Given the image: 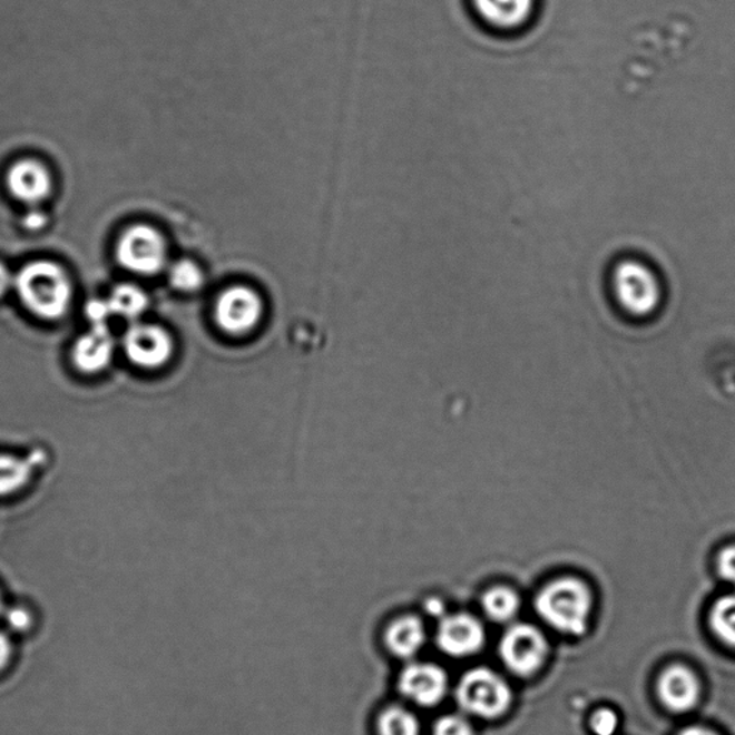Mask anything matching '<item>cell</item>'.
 Masks as SVG:
<instances>
[{
    "instance_id": "cell-13",
    "label": "cell",
    "mask_w": 735,
    "mask_h": 735,
    "mask_svg": "<svg viewBox=\"0 0 735 735\" xmlns=\"http://www.w3.org/2000/svg\"><path fill=\"white\" fill-rule=\"evenodd\" d=\"M474 8L490 28L516 31L529 22L535 0H474Z\"/></svg>"
},
{
    "instance_id": "cell-11",
    "label": "cell",
    "mask_w": 735,
    "mask_h": 735,
    "mask_svg": "<svg viewBox=\"0 0 735 735\" xmlns=\"http://www.w3.org/2000/svg\"><path fill=\"white\" fill-rule=\"evenodd\" d=\"M658 693L660 702L669 712L685 713L697 705L702 688L692 669L673 665L660 675Z\"/></svg>"
},
{
    "instance_id": "cell-24",
    "label": "cell",
    "mask_w": 735,
    "mask_h": 735,
    "mask_svg": "<svg viewBox=\"0 0 735 735\" xmlns=\"http://www.w3.org/2000/svg\"><path fill=\"white\" fill-rule=\"evenodd\" d=\"M717 569L725 582L735 586V545L727 546L718 553Z\"/></svg>"
},
{
    "instance_id": "cell-28",
    "label": "cell",
    "mask_w": 735,
    "mask_h": 735,
    "mask_svg": "<svg viewBox=\"0 0 735 735\" xmlns=\"http://www.w3.org/2000/svg\"><path fill=\"white\" fill-rule=\"evenodd\" d=\"M45 223H47V217H45L43 213L32 212L24 218L23 226L29 228V231H39V228L45 226Z\"/></svg>"
},
{
    "instance_id": "cell-23",
    "label": "cell",
    "mask_w": 735,
    "mask_h": 735,
    "mask_svg": "<svg viewBox=\"0 0 735 735\" xmlns=\"http://www.w3.org/2000/svg\"><path fill=\"white\" fill-rule=\"evenodd\" d=\"M617 714L609 708L599 709L590 718V728L596 735H614L617 732Z\"/></svg>"
},
{
    "instance_id": "cell-22",
    "label": "cell",
    "mask_w": 735,
    "mask_h": 735,
    "mask_svg": "<svg viewBox=\"0 0 735 735\" xmlns=\"http://www.w3.org/2000/svg\"><path fill=\"white\" fill-rule=\"evenodd\" d=\"M434 735H474L473 727L460 715H445L437 719Z\"/></svg>"
},
{
    "instance_id": "cell-6",
    "label": "cell",
    "mask_w": 735,
    "mask_h": 735,
    "mask_svg": "<svg viewBox=\"0 0 735 735\" xmlns=\"http://www.w3.org/2000/svg\"><path fill=\"white\" fill-rule=\"evenodd\" d=\"M548 655V643L540 630L530 625L511 627L500 643V657L506 667L519 677L538 673Z\"/></svg>"
},
{
    "instance_id": "cell-14",
    "label": "cell",
    "mask_w": 735,
    "mask_h": 735,
    "mask_svg": "<svg viewBox=\"0 0 735 735\" xmlns=\"http://www.w3.org/2000/svg\"><path fill=\"white\" fill-rule=\"evenodd\" d=\"M8 186L12 195L23 203H39L51 192V177L47 168L37 161L14 164L8 173Z\"/></svg>"
},
{
    "instance_id": "cell-29",
    "label": "cell",
    "mask_w": 735,
    "mask_h": 735,
    "mask_svg": "<svg viewBox=\"0 0 735 735\" xmlns=\"http://www.w3.org/2000/svg\"><path fill=\"white\" fill-rule=\"evenodd\" d=\"M12 285H14V280L11 272L0 263V297L7 295Z\"/></svg>"
},
{
    "instance_id": "cell-3",
    "label": "cell",
    "mask_w": 735,
    "mask_h": 735,
    "mask_svg": "<svg viewBox=\"0 0 735 735\" xmlns=\"http://www.w3.org/2000/svg\"><path fill=\"white\" fill-rule=\"evenodd\" d=\"M615 297L629 315L647 317L658 310L660 285L657 275L644 262H619L612 275Z\"/></svg>"
},
{
    "instance_id": "cell-8",
    "label": "cell",
    "mask_w": 735,
    "mask_h": 735,
    "mask_svg": "<svg viewBox=\"0 0 735 735\" xmlns=\"http://www.w3.org/2000/svg\"><path fill=\"white\" fill-rule=\"evenodd\" d=\"M399 689L412 703L421 707H434L443 702L449 689V678L444 669L434 664H411L400 675Z\"/></svg>"
},
{
    "instance_id": "cell-20",
    "label": "cell",
    "mask_w": 735,
    "mask_h": 735,
    "mask_svg": "<svg viewBox=\"0 0 735 735\" xmlns=\"http://www.w3.org/2000/svg\"><path fill=\"white\" fill-rule=\"evenodd\" d=\"M380 735H420L419 719L401 707L384 709L379 718Z\"/></svg>"
},
{
    "instance_id": "cell-9",
    "label": "cell",
    "mask_w": 735,
    "mask_h": 735,
    "mask_svg": "<svg viewBox=\"0 0 735 735\" xmlns=\"http://www.w3.org/2000/svg\"><path fill=\"white\" fill-rule=\"evenodd\" d=\"M122 344L128 360L141 367L161 366L173 354L171 337L160 326L133 325Z\"/></svg>"
},
{
    "instance_id": "cell-30",
    "label": "cell",
    "mask_w": 735,
    "mask_h": 735,
    "mask_svg": "<svg viewBox=\"0 0 735 735\" xmlns=\"http://www.w3.org/2000/svg\"><path fill=\"white\" fill-rule=\"evenodd\" d=\"M427 612L434 617H443L444 606L439 599H430L425 605Z\"/></svg>"
},
{
    "instance_id": "cell-2",
    "label": "cell",
    "mask_w": 735,
    "mask_h": 735,
    "mask_svg": "<svg viewBox=\"0 0 735 735\" xmlns=\"http://www.w3.org/2000/svg\"><path fill=\"white\" fill-rule=\"evenodd\" d=\"M536 609L551 628L579 637L588 628L592 594L582 580L558 579L540 590L536 598Z\"/></svg>"
},
{
    "instance_id": "cell-19",
    "label": "cell",
    "mask_w": 735,
    "mask_h": 735,
    "mask_svg": "<svg viewBox=\"0 0 735 735\" xmlns=\"http://www.w3.org/2000/svg\"><path fill=\"white\" fill-rule=\"evenodd\" d=\"M709 624L719 640L735 649V594L723 596L715 602Z\"/></svg>"
},
{
    "instance_id": "cell-31",
    "label": "cell",
    "mask_w": 735,
    "mask_h": 735,
    "mask_svg": "<svg viewBox=\"0 0 735 735\" xmlns=\"http://www.w3.org/2000/svg\"><path fill=\"white\" fill-rule=\"evenodd\" d=\"M679 735H718L712 732V729L703 728V727H689L687 729H684L682 734Z\"/></svg>"
},
{
    "instance_id": "cell-25",
    "label": "cell",
    "mask_w": 735,
    "mask_h": 735,
    "mask_svg": "<svg viewBox=\"0 0 735 735\" xmlns=\"http://www.w3.org/2000/svg\"><path fill=\"white\" fill-rule=\"evenodd\" d=\"M3 617L4 620H7L8 627L11 628L13 633H24V630L31 628L32 619L27 609H8Z\"/></svg>"
},
{
    "instance_id": "cell-26",
    "label": "cell",
    "mask_w": 735,
    "mask_h": 735,
    "mask_svg": "<svg viewBox=\"0 0 735 735\" xmlns=\"http://www.w3.org/2000/svg\"><path fill=\"white\" fill-rule=\"evenodd\" d=\"M86 314L92 326L107 325L108 317L112 315L108 301L94 300L87 303Z\"/></svg>"
},
{
    "instance_id": "cell-17",
    "label": "cell",
    "mask_w": 735,
    "mask_h": 735,
    "mask_svg": "<svg viewBox=\"0 0 735 735\" xmlns=\"http://www.w3.org/2000/svg\"><path fill=\"white\" fill-rule=\"evenodd\" d=\"M484 612L487 617L494 623H508L518 615L520 609V599L514 590L506 586H496L483 596Z\"/></svg>"
},
{
    "instance_id": "cell-21",
    "label": "cell",
    "mask_w": 735,
    "mask_h": 735,
    "mask_svg": "<svg viewBox=\"0 0 735 735\" xmlns=\"http://www.w3.org/2000/svg\"><path fill=\"white\" fill-rule=\"evenodd\" d=\"M173 287L182 292H195L200 290L205 283V275L200 267L192 261H180L171 266L168 272Z\"/></svg>"
},
{
    "instance_id": "cell-12",
    "label": "cell",
    "mask_w": 735,
    "mask_h": 735,
    "mask_svg": "<svg viewBox=\"0 0 735 735\" xmlns=\"http://www.w3.org/2000/svg\"><path fill=\"white\" fill-rule=\"evenodd\" d=\"M114 340L107 325L92 326L74 345L72 360L79 371L96 374L106 370L114 356Z\"/></svg>"
},
{
    "instance_id": "cell-27",
    "label": "cell",
    "mask_w": 735,
    "mask_h": 735,
    "mask_svg": "<svg viewBox=\"0 0 735 735\" xmlns=\"http://www.w3.org/2000/svg\"><path fill=\"white\" fill-rule=\"evenodd\" d=\"M12 658V644L11 639L3 633H0V673L8 667Z\"/></svg>"
},
{
    "instance_id": "cell-10",
    "label": "cell",
    "mask_w": 735,
    "mask_h": 735,
    "mask_svg": "<svg viewBox=\"0 0 735 735\" xmlns=\"http://www.w3.org/2000/svg\"><path fill=\"white\" fill-rule=\"evenodd\" d=\"M486 639L483 625L471 615L459 614L441 620L437 645L450 657L461 658L479 653Z\"/></svg>"
},
{
    "instance_id": "cell-4",
    "label": "cell",
    "mask_w": 735,
    "mask_h": 735,
    "mask_svg": "<svg viewBox=\"0 0 735 735\" xmlns=\"http://www.w3.org/2000/svg\"><path fill=\"white\" fill-rule=\"evenodd\" d=\"M455 697L465 713L487 719L501 717L511 704L508 683L493 670L486 668L467 673L457 685Z\"/></svg>"
},
{
    "instance_id": "cell-16",
    "label": "cell",
    "mask_w": 735,
    "mask_h": 735,
    "mask_svg": "<svg viewBox=\"0 0 735 735\" xmlns=\"http://www.w3.org/2000/svg\"><path fill=\"white\" fill-rule=\"evenodd\" d=\"M43 460V454L35 453L27 459L11 454H0V496L17 493L31 480L35 467Z\"/></svg>"
},
{
    "instance_id": "cell-1",
    "label": "cell",
    "mask_w": 735,
    "mask_h": 735,
    "mask_svg": "<svg viewBox=\"0 0 735 735\" xmlns=\"http://www.w3.org/2000/svg\"><path fill=\"white\" fill-rule=\"evenodd\" d=\"M14 286L23 305L42 320H59L72 300L67 273L51 262L29 263L14 277Z\"/></svg>"
},
{
    "instance_id": "cell-15",
    "label": "cell",
    "mask_w": 735,
    "mask_h": 735,
    "mask_svg": "<svg viewBox=\"0 0 735 735\" xmlns=\"http://www.w3.org/2000/svg\"><path fill=\"white\" fill-rule=\"evenodd\" d=\"M425 643V628L416 617H401L392 620L385 630V645L395 657L409 659L419 654Z\"/></svg>"
},
{
    "instance_id": "cell-32",
    "label": "cell",
    "mask_w": 735,
    "mask_h": 735,
    "mask_svg": "<svg viewBox=\"0 0 735 735\" xmlns=\"http://www.w3.org/2000/svg\"><path fill=\"white\" fill-rule=\"evenodd\" d=\"M3 612L2 596H0V615Z\"/></svg>"
},
{
    "instance_id": "cell-18",
    "label": "cell",
    "mask_w": 735,
    "mask_h": 735,
    "mask_svg": "<svg viewBox=\"0 0 735 735\" xmlns=\"http://www.w3.org/2000/svg\"><path fill=\"white\" fill-rule=\"evenodd\" d=\"M112 315L136 320L147 310L148 300L140 287L133 285H119L112 291L108 300Z\"/></svg>"
},
{
    "instance_id": "cell-5",
    "label": "cell",
    "mask_w": 735,
    "mask_h": 735,
    "mask_svg": "<svg viewBox=\"0 0 735 735\" xmlns=\"http://www.w3.org/2000/svg\"><path fill=\"white\" fill-rule=\"evenodd\" d=\"M117 255L127 271L151 276L166 265L167 246L156 228L134 226L119 241Z\"/></svg>"
},
{
    "instance_id": "cell-7",
    "label": "cell",
    "mask_w": 735,
    "mask_h": 735,
    "mask_svg": "<svg viewBox=\"0 0 735 735\" xmlns=\"http://www.w3.org/2000/svg\"><path fill=\"white\" fill-rule=\"evenodd\" d=\"M262 312L259 295L246 286L228 287L216 303L217 324L228 334L251 331L259 322Z\"/></svg>"
}]
</instances>
